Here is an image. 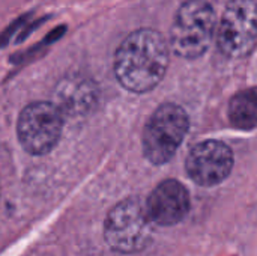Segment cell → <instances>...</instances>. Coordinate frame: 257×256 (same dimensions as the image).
<instances>
[{
    "mask_svg": "<svg viewBox=\"0 0 257 256\" xmlns=\"http://www.w3.org/2000/svg\"><path fill=\"white\" fill-rule=\"evenodd\" d=\"M187 112L175 104H161L149 118L143 131V152L154 164H164L179 149L188 131Z\"/></svg>",
    "mask_w": 257,
    "mask_h": 256,
    "instance_id": "277c9868",
    "label": "cell"
},
{
    "mask_svg": "<svg viewBox=\"0 0 257 256\" xmlns=\"http://www.w3.org/2000/svg\"><path fill=\"white\" fill-rule=\"evenodd\" d=\"M217 26L212 6L205 0H187L181 5L172 30V50L184 59H197L209 48Z\"/></svg>",
    "mask_w": 257,
    "mask_h": 256,
    "instance_id": "3957f363",
    "label": "cell"
},
{
    "mask_svg": "<svg viewBox=\"0 0 257 256\" xmlns=\"http://www.w3.org/2000/svg\"><path fill=\"white\" fill-rule=\"evenodd\" d=\"M257 44V0H230L217 30V45L232 59L245 57Z\"/></svg>",
    "mask_w": 257,
    "mask_h": 256,
    "instance_id": "5b68a950",
    "label": "cell"
},
{
    "mask_svg": "<svg viewBox=\"0 0 257 256\" xmlns=\"http://www.w3.org/2000/svg\"><path fill=\"white\" fill-rule=\"evenodd\" d=\"M148 217L154 225L173 226L182 222L190 211L188 190L176 180L160 183L145 202Z\"/></svg>",
    "mask_w": 257,
    "mask_h": 256,
    "instance_id": "ba28073f",
    "label": "cell"
},
{
    "mask_svg": "<svg viewBox=\"0 0 257 256\" xmlns=\"http://www.w3.org/2000/svg\"><path fill=\"white\" fill-rule=\"evenodd\" d=\"M152 226L145 202L140 198H128L107 214L104 237L114 252L133 255L149 246L154 234Z\"/></svg>",
    "mask_w": 257,
    "mask_h": 256,
    "instance_id": "7a4b0ae2",
    "label": "cell"
},
{
    "mask_svg": "<svg viewBox=\"0 0 257 256\" xmlns=\"http://www.w3.org/2000/svg\"><path fill=\"white\" fill-rule=\"evenodd\" d=\"M233 169L232 149L220 140L197 143L188 154L185 170L199 186L212 187L223 183Z\"/></svg>",
    "mask_w": 257,
    "mask_h": 256,
    "instance_id": "52a82bcc",
    "label": "cell"
},
{
    "mask_svg": "<svg viewBox=\"0 0 257 256\" xmlns=\"http://www.w3.org/2000/svg\"><path fill=\"white\" fill-rule=\"evenodd\" d=\"M51 103L63 116H84L98 103V88L87 77L68 75L57 83Z\"/></svg>",
    "mask_w": 257,
    "mask_h": 256,
    "instance_id": "9c48e42d",
    "label": "cell"
},
{
    "mask_svg": "<svg viewBox=\"0 0 257 256\" xmlns=\"http://www.w3.org/2000/svg\"><path fill=\"white\" fill-rule=\"evenodd\" d=\"M63 130V115L47 101L32 103L23 109L17 133L21 146L33 155L50 152L59 142Z\"/></svg>",
    "mask_w": 257,
    "mask_h": 256,
    "instance_id": "8992f818",
    "label": "cell"
},
{
    "mask_svg": "<svg viewBox=\"0 0 257 256\" xmlns=\"http://www.w3.org/2000/svg\"><path fill=\"white\" fill-rule=\"evenodd\" d=\"M229 119L239 130L257 127V88H248L235 94L229 103Z\"/></svg>",
    "mask_w": 257,
    "mask_h": 256,
    "instance_id": "30bf717a",
    "label": "cell"
},
{
    "mask_svg": "<svg viewBox=\"0 0 257 256\" xmlns=\"http://www.w3.org/2000/svg\"><path fill=\"white\" fill-rule=\"evenodd\" d=\"M169 66V44L154 29L130 33L114 56V74L119 83L136 94L152 91Z\"/></svg>",
    "mask_w": 257,
    "mask_h": 256,
    "instance_id": "6da1fadb",
    "label": "cell"
}]
</instances>
